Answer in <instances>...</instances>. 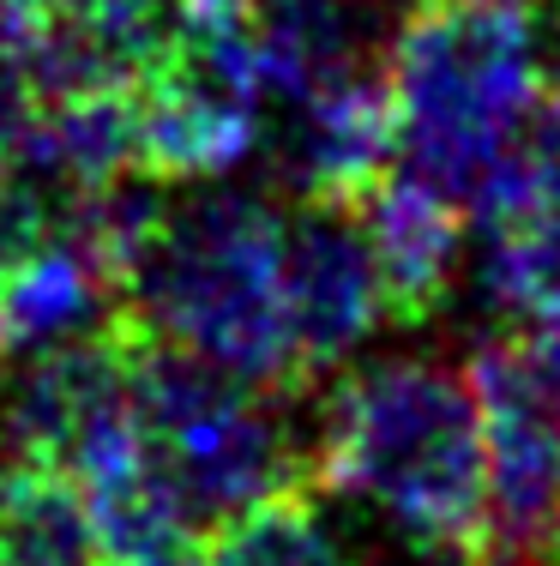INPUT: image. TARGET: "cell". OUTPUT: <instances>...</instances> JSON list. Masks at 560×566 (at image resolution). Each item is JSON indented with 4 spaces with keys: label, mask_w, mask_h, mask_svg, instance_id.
I'll list each match as a JSON object with an SVG mask.
<instances>
[{
    "label": "cell",
    "mask_w": 560,
    "mask_h": 566,
    "mask_svg": "<svg viewBox=\"0 0 560 566\" xmlns=\"http://www.w3.org/2000/svg\"><path fill=\"white\" fill-rule=\"evenodd\" d=\"M127 326L121 272L66 218L0 277V361Z\"/></svg>",
    "instance_id": "9"
},
{
    "label": "cell",
    "mask_w": 560,
    "mask_h": 566,
    "mask_svg": "<svg viewBox=\"0 0 560 566\" xmlns=\"http://www.w3.org/2000/svg\"><path fill=\"white\" fill-rule=\"evenodd\" d=\"M410 0H253V55H260L265 103L302 97L331 78L385 73Z\"/></svg>",
    "instance_id": "10"
},
{
    "label": "cell",
    "mask_w": 560,
    "mask_h": 566,
    "mask_svg": "<svg viewBox=\"0 0 560 566\" xmlns=\"http://www.w3.org/2000/svg\"><path fill=\"white\" fill-rule=\"evenodd\" d=\"M483 416V518L476 566H560V374L530 332L488 338L471 356Z\"/></svg>",
    "instance_id": "5"
},
{
    "label": "cell",
    "mask_w": 560,
    "mask_h": 566,
    "mask_svg": "<svg viewBox=\"0 0 560 566\" xmlns=\"http://www.w3.org/2000/svg\"><path fill=\"white\" fill-rule=\"evenodd\" d=\"M0 566H109L73 476L49 464L0 470Z\"/></svg>",
    "instance_id": "12"
},
{
    "label": "cell",
    "mask_w": 560,
    "mask_h": 566,
    "mask_svg": "<svg viewBox=\"0 0 560 566\" xmlns=\"http://www.w3.org/2000/svg\"><path fill=\"white\" fill-rule=\"evenodd\" d=\"M277 120H265L272 181L296 199H338L356 206L392 164V97L385 73H356L314 85L302 97L272 103Z\"/></svg>",
    "instance_id": "7"
},
{
    "label": "cell",
    "mask_w": 560,
    "mask_h": 566,
    "mask_svg": "<svg viewBox=\"0 0 560 566\" xmlns=\"http://www.w3.org/2000/svg\"><path fill=\"white\" fill-rule=\"evenodd\" d=\"M314 476L404 543L471 555L483 518V416L471 374L429 356L350 368L314 416Z\"/></svg>",
    "instance_id": "3"
},
{
    "label": "cell",
    "mask_w": 560,
    "mask_h": 566,
    "mask_svg": "<svg viewBox=\"0 0 560 566\" xmlns=\"http://www.w3.org/2000/svg\"><path fill=\"white\" fill-rule=\"evenodd\" d=\"M398 169L464 211L525 151L549 97L542 36L525 0H422L385 49Z\"/></svg>",
    "instance_id": "2"
},
{
    "label": "cell",
    "mask_w": 560,
    "mask_h": 566,
    "mask_svg": "<svg viewBox=\"0 0 560 566\" xmlns=\"http://www.w3.org/2000/svg\"><path fill=\"white\" fill-rule=\"evenodd\" d=\"M211 543L230 555V566H356L344 536L331 531V518H319V506H308L302 489L235 518Z\"/></svg>",
    "instance_id": "13"
},
{
    "label": "cell",
    "mask_w": 560,
    "mask_h": 566,
    "mask_svg": "<svg viewBox=\"0 0 560 566\" xmlns=\"http://www.w3.org/2000/svg\"><path fill=\"white\" fill-rule=\"evenodd\" d=\"M127 326L247 386L296 392L284 211L230 181H199L169 199L127 272Z\"/></svg>",
    "instance_id": "1"
},
{
    "label": "cell",
    "mask_w": 560,
    "mask_h": 566,
    "mask_svg": "<svg viewBox=\"0 0 560 566\" xmlns=\"http://www.w3.org/2000/svg\"><path fill=\"white\" fill-rule=\"evenodd\" d=\"M471 277L488 314L513 332H542L560 319V181L525 164H506L471 206Z\"/></svg>",
    "instance_id": "8"
},
{
    "label": "cell",
    "mask_w": 560,
    "mask_h": 566,
    "mask_svg": "<svg viewBox=\"0 0 560 566\" xmlns=\"http://www.w3.org/2000/svg\"><path fill=\"white\" fill-rule=\"evenodd\" d=\"M36 7H78V0H36Z\"/></svg>",
    "instance_id": "18"
},
{
    "label": "cell",
    "mask_w": 560,
    "mask_h": 566,
    "mask_svg": "<svg viewBox=\"0 0 560 566\" xmlns=\"http://www.w3.org/2000/svg\"><path fill=\"white\" fill-rule=\"evenodd\" d=\"M133 416L157 470L181 494L199 543L265 501L308 489L314 440L289 416V392L247 386L139 332H133Z\"/></svg>",
    "instance_id": "4"
},
{
    "label": "cell",
    "mask_w": 560,
    "mask_h": 566,
    "mask_svg": "<svg viewBox=\"0 0 560 566\" xmlns=\"http://www.w3.org/2000/svg\"><path fill=\"white\" fill-rule=\"evenodd\" d=\"M554 61H560V0H554Z\"/></svg>",
    "instance_id": "17"
},
{
    "label": "cell",
    "mask_w": 560,
    "mask_h": 566,
    "mask_svg": "<svg viewBox=\"0 0 560 566\" xmlns=\"http://www.w3.org/2000/svg\"><path fill=\"white\" fill-rule=\"evenodd\" d=\"M145 566H230V555H223L218 543H187V548H176V555H163V560H145Z\"/></svg>",
    "instance_id": "15"
},
{
    "label": "cell",
    "mask_w": 560,
    "mask_h": 566,
    "mask_svg": "<svg viewBox=\"0 0 560 566\" xmlns=\"http://www.w3.org/2000/svg\"><path fill=\"white\" fill-rule=\"evenodd\" d=\"M356 566H476V560H458V548L404 543V555H385V560H356Z\"/></svg>",
    "instance_id": "14"
},
{
    "label": "cell",
    "mask_w": 560,
    "mask_h": 566,
    "mask_svg": "<svg viewBox=\"0 0 560 566\" xmlns=\"http://www.w3.org/2000/svg\"><path fill=\"white\" fill-rule=\"evenodd\" d=\"M530 338H537V349L549 356V368L560 374V319H554V326H542V332H530Z\"/></svg>",
    "instance_id": "16"
},
{
    "label": "cell",
    "mask_w": 560,
    "mask_h": 566,
    "mask_svg": "<svg viewBox=\"0 0 560 566\" xmlns=\"http://www.w3.org/2000/svg\"><path fill=\"white\" fill-rule=\"evenodd\" d=\"M362 235L373 248V265H380L385 283V307L392 319L416 326L429 319L440 302L452 295V277L464 265V206L446 199L440 187H429L422 175L392 169L362 193Z\"/></svg>",
    "instance_id": "11"
},
{
    "label": "cell",
    "mask_w": 560,
    "mask_h": 566,
    "mask_svg": "<svg viewBox=\"0 0 560 566\" xmlns=\"http://www.w3.org/2000/svg\"><path fill=\"white\" fill-rule=\"evenodd\" d=\"M284 302H289V338H296L302 380L338 374L392 319L356 206L302 199L296 218H284Z\"/></svg>",
    "instance_id": "6"
}]
</instances>
